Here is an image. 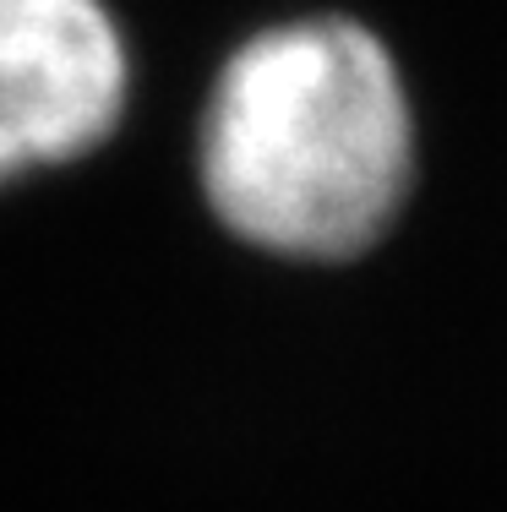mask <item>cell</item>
I'll return each mask as SVG.
<instances>
[{
  "label": "cell",
  "mask_w": 507,
  "mask_h": 512,
  "mask_svg": "<svg viewBox=\"0 0 507 512\" xmlns=\"http://www.w3.org/2000/svg\"><path fill=\"white\" fill-rule=\"evenodd\" d=\"M415 99L366 22L311 11L224 55L197 115V186L240 246L284 262H349L415 191Z\"/></svg>",
  "instance_id": "cell-1"
},
{
  "label": "cell",
  "mask_w": 507,
  "mask_h": 512,
  "mask_svg": "<svg viewBox=\"0 0 507 512\" xmlns=\"http://www.w3.org/2000/svg\"><path fill=\"white\" fill-rule=\"evenodd\" d=\"M131 109L110 0H0V191L99 153Z\"/></svg>",
  "instance_id": "cell-2"
}]
</instances>
